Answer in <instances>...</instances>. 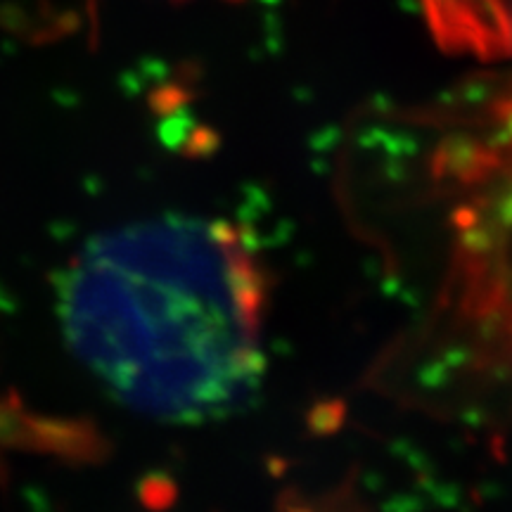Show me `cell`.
Masks as SVG:
<instances>
[{
	"mask_svg": "<svg viewBox=\"0 0 512 512\" xmlns=\"http://www.w3.org/2000/svg\"><path fill=\"white\" fill-rule=\"evenodd\" d=\"M427 24L451 53L508 57L512 0H420Z\"/></svg>",
	"mask_w": 512,
	"mask_h": 512,
	"instance_id": "cell-2",
	"label": "cell"
},
{
	"mask_svg": "<svg viewBox=\"0 0 512 512\" xmlns=\"http://www.w3.org/2000/svg\"><path fill=\"white\" fill-rule=\"evenodd\" d=\"M510 55H512V34H510Z\"/></svg>",
	"mask_w": 512,
	"mask_h": 512,
	"instance_id": "cell-3",
	"label": "cell"
},
{
	"mask_svg": "<svg viewBox=\"0 0 512 512\" xmlns=\"http://www.w3.org/2000/svg\"><path fill=\"white\" fill-rule=\"evenodd\" d=\"M266 287L228 223L162 216L100 235L60 287L76 358L133 411L174 422L221 418L264 375Z\"/></svg>",
	"mask_w": 512,
	"mask_h": 512,
	"instance_id": "cell-1",
	"label": "cell"
}]
</instances>
